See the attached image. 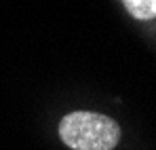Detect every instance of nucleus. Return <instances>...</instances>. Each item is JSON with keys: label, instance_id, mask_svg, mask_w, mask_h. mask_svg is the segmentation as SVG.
Returning a JSON list of instances; mask_svg holds the SVG:
<instances>
[{"label": "nucleus", "instance_id": "1", "mask_svg": "<svg viewBox=\"0 0 156 150\" xmlns=\"http://www.w3.org/2000/svg\"><path fill=\"white\" fill-rule=\"evenodd\" d=\"M59 137L72 150H114L120 140V127L105 114L78 110L61 119Z\"/></svg>", "mask_w": 156, "mask_h": 150}, {"label": "nucleus", "instance_id": "2", "mask_svg": "<svg viewBox=\"0 0 156 150\" xmlns=\"http://www.w3.org/2000/svg\"><path fill=\"white\" fill-rule=\"evenodd\" d=\"M131 17L139 21L156 19V0H120Z\"/></svg>", "mask_w": 156, "mask_h": 150}]
</instances>
